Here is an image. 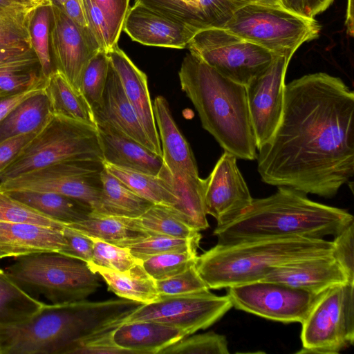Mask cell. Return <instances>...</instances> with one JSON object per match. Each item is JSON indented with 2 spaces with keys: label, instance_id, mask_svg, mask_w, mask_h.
<instances>
[{
  "label": "cell",
  "instance_id": "obj_22",
  "mask_svg": "<svg viewBox=\"0 0 354 354\" xmlns=\"http://www.w3.org/2000/svg\"><path fill=\"white\" fill-rule=\"evenodd\" d=\"M103 162L146 174L158 175L162 157L106 122L96 124Z\"/></svg>",
  "mask_w": 354,
  "mask_h": 354
},
{
  "label": "cell",
  "instance_id": "obj_37",
  "mask_svg": "<svg viewBox=\"0 0 354 354\" xmlns=\"http://www.w3.org/2000/svg\"><path fill=\"white\" fill-rule=\"evenodd\" d=\"M51 21L50 4L44 3L32 10L28 27L31 48L38 59L40 72L44 77H47L55 70L50 54Z\"/></svg>",
  "mask_w": 354,
  "mask_h": 354
},
{
  "label": "cell",
  "instance_id": "obj_14",
  "mask_svg": "<svg viewBox=\"0 0 354 354\" xmlns=\"http://www.w3.org/2000/svg\"><path fill=\"white\" fill-rule=\"evenodd\" d=\"M291 57L279 55L246 86L248 104L257 149L274 134L283 109L285 77Z\"/></svg>",
  "mask_w": 354,
  "mask_h": 354
},
{
  "label": "cell",
  "instance_id": "obj_2",
  "mask_svg": "<svg viewBox=\"0 0 354 354\" xmlns=\"http://www.w3.org/2000/svg\"><path fill=\"white\" fill-rule=\"evenodd\" d=\"M140 304L124 298L44 304L27 319L0 326L1 354H69L80 341L116 327Z\"/></svg>",
  "mask_w": 354,
  "mask_h": 354
},
{
  "label": "cell",
  "instance_id": "obj_46",
  "mask_svg": "<svg viewBox=\"0 0 354 354\" xmlns=\"http://www.w3.org/2000/svg\"><path fill=\"white\" fill-rule=\"evenodd\" d=\"M88 29L102 50L106 53L113 47L107 20L93 0H83Z\"/></svg>",
  "mask_w": 354,
  "mask_h": 354
},
{
  "label": "cell",
  "instance_id": "obj_36",
  "mask_svg": "<svg viewBox=\"0 0 354 354\" xmlns=\"http://www.w3.org/2000/svg\"><path fill=\"white\" fill-rule=\"evenodd\" d=\"M37 6L19 3L0 8V48L32 49L29 21L32 10Z\"/></svg>",
  "mask_w": 354,
  "mask_h": 354
},
{
  "label": "cell",
  "instance_id": "obj_30",
  "mask_svg": "<svg viewBox=\"0 0 354 354\" xmlns=\"http://www.w3.org/2000/svg\"><path fill=\"white\" fill-rule=\"evenodd\" d=\"M53 117L43 90L20 103L0 122V142L17 136L38 133Z\"/></svg>",
  "mask_w": 354,
  "mask_h": 354
},
{
  "label": "cell",
  "instance_id": "obj_60",
  "mask_svg": "<svg viewBox=\"0 0 354 354\" xmlns=\"http://www.w3.org/2000/svg\"><path fill=\"white\" fill-rule=\"evenodd\" d=\"M48 3L58 8H61L64 3L68 0H47Z\"/></svg>",
  "mask_w": 354,
  "mask_h": 354
},
{
  "label": "cell",
  "instance_id": "obj_25",
  "mask_svg": "<svg viewBox=\"0 0 354 354\" xmlns=\"http://www.w3.org/2000/svg\"><path fill=\"white\" fill-rule=\"evenodd\" d=\"M0 244L15 258L37 252H60L66 246V240L62 229L28 223L0 222Z\"/></svg>",
  "mask_w": 354,
  "mask_h": 354
},
{
  "label": "cell",
  "instance_id": "obj_49",
  "mask_svg": "<svg viewBox=\"0 0 354 354\" xmlns=\"http://www.w3.org/2000/svg\"><path fill=\"white\" fill-rule=\"evenodd\" d=\"M104 15L113 46L118 44L130 0H93Z\"/></svg>",
  "mask_w": 354,
  "mask_h": 354
},
{
  "label": "cell",
  "instance_id": "obj_51",
  "mask_svg": "<svg viewBox=\"0 0 354 354\" xmlns=\"http://www.w3.org/2000/svg\"><path fill=\"white\" fill-rule=\"evenodd\" d=\"M37 64L38 59L31 48H0V72L30 70Z\"/></svg>",
  "mask_w": 354,
  "mask_h": 354
},
{
  "label": "cell",
  "instance_id": "obj_6",
  "mask_svg": "<svg viewBox=\"0 0 354 354\" xmlns=\"http://www.w3.org/2000/svg\"><path fill=\"white\" fill-rule=\"evenodd\" d=\"M4 271L26 292L42 295L52 304L84 300L100 286L97 273L86 262L57 252L15 257Z\"/></svg>",
  "mask_w": 354,
  "mask_h": 354
},
{
  "label": "cell",
  "instance_id": "obj_61",
  "mask_svg": "<svg viewBox=\"0 0 354 354\" xmlns=\"http://www.w3.org/2000/svg\"><path fill=\"white\" fill-rule=\"evenodd\" d=\"M29 1L37 5H39L44 3H48L47 0H29Z\"/></svg>",
  "mask_w": 354,
  "mask_h": 354
},
{
  "label": "cell",
  "instance_id": "obj_57",
  "mask_svg": "<svg viewBox=\"0 0 354 354\" xmlns=\"http://www.w3.org/2000/svg\"><path fill=\"white\" fill-rule=\"evenodd\" d=\"M247 3L281 6L279 0H243Z\"/></svg>",
  "mask_w": 354,
  "mask_h": 354
},
{
  "label": "cell",
  "instance_id": "obj_42",
  "mask_svg": "<svg viewBox=\"0 0 354 354\" xmlns=\"http://www.w3.org/2000/svg\"><path fill=\"white\" fill-rule=\"evenodd\" d=\"M0 222L28 223L62 229L57 222L0 190Z\"/></svg>",
  "mask_w": 354,
  "mask_h": 354
},
{
  "label": "cell",
  "instance_id": "obj_39",
  "mask_svg": "<svg viewBox=\"0 0 354 354\" xmlns=\"http://www.w3.org/2000/svg\"><path fill=\"white\" fill-rule=\"evenodd\" d=\"M201 238V234L187 239L151 234L147 237L128 242L121 247L127 248L135 257L142 261L162 253L198 248Z\"/></svg>",
  "mask_w": 354,
  "mask_h": 354
},
{
  "label": "cell",
  "instance_id": "obj_29",
  "mask_svg": "<svg viewBox=\"0 0 354 354\" xmlns=\"http://www.w3.org/2000/svg\"><path fill=\"white\" fill-rule=\"evenodd\" d=\"M17 201L64 225L88 218L92 209L86 204L62 194L33 191L6 192Z\"/></svg>",
  "mask_w": 354,
  "mask_h": 354
},
{
  "label": "cell",
  "instance_id": "obj_54",
  "mask_svg": "<svg viewBox=\"0 0 354 354\" xmlns=\"http://www.w3.org/2000/svg\"><path fill=\"white\" fill-rule=\"evenodd\" d=\"M44 81L36 86L8 97L0 98V122L20 103L32 95L44 90Z\"/></svg>",
  "mask_w": 354,
  "mask_h": 354
},
{
  "label": "cell",
  "instance_id": "obj_17",
  "mask_svg": "<svg viewBox=\"0 0 354 354\" xmlns=\"http://www.w3.org/2000/svg\"><path fill=\"white\" fill-rule=\"evenodd\" d=\"M122 30L133 41L151 46L185 48L195 29L135 2L125 16Z\"/></svg>",
  "mask_w": 354,
  "mask_h": 354
},
{
  "label": "cell",
  "instance_id": "obj_41",
  "mask_svg": "<svg viewBox=\"0 0 354 354\" xmlns=\"http://www.w3.org/2000/svg\"><path fill=\"white\" fill-rule=\"evenodd\" d=\"M225 336L213 331L187 336L162 349L159 354H229Z\"/></svg>",
  "mask_w": 354,
  "mask_h": 354
},
{
  "label": "cell",
  "instance_id": "obj_56",
  "mask_svg": "<svg viewBox=\"0 0 354 354\" xmlns=\"http://www.w3.org/2000/svg\"><path fill=\"white\" fill-rule=\"evenodd\" d=\"M353 0H347L345 25L348 35L353 36Z\"/></svg>",
  "mask_w": 354,
  "mask_h": 354
},
{
  "label": "cell",
  "instance_id": "obj_3",
  "mask_svg": "<svg viewBox=\"0 0 354 354\" xmlns=\"http://www.w3.org/2000/svg\"><path fill=\"white\" fill-rule=\"evenodd\" d=\"M305 193L277 187L273 194L253 198L250 206L229 223L216 226L218 243L281 236L324 239L340 233L354 222L348 211L309 199Z\"/></svg>",
  "mask_w": 354,
  "mask_h": 354
},
{
  "label": "cell",
  "instance_id": "obj_4",
  "mask_svg": "<svg viewBox=\"0 0 354 354\" xmlns=\"http://www.w3.org/2000/svg\"><path fill=\"white\" fill-rule=\"evenodd\" d=\"M178 76L181 89L198 112L203 127L224 149L243 160L257 158L246 88L224 77L189 53Z\"/></svg>",
  "mask_w": 354,
  "mask_h": 354
},
{
  "label": "cell",
  "instance_id": "obj_43",
  "mask_svg": "<svg viewBox=\"0 0 354 354\" xmlns=\"http://www.w3.org/2000/svg\"><path fill=\"white\" fill-rule=\"evenodd\" d=\"M90 238L93 242V258L91 263L96 266L118 272H126L142 261L135 257L127 248L96 238Z\"/></svg>",
  "mask_w": 354,
  "mask_h": 354
},
{
  "label": "cell",
  "instance_id": "obj_55",
  "mask_svg": "<svg viewBox=\"0 0 354 354\" xmlns=\"http://www.w3.org/2000/svg\"><path fill=\"white\" fill-rule=\"evenodd\" d=\"M59 8L76 25L90 31L86 18L83 0H68Z\"/></svg>",
  "mask_w": 354,
  "mask_h": 354
},
{
  "label": "cell",
  "instance_id": "obj_7",
  "mask_svg": "<svg viewBox=\"0 0 354 354\" xmlns=\"http://www.w3.org/2000/svg\"><path fill=\"white\" fill-rule=\"evenodd\" d=\"M223 28L277 55L292 57L304 42L316 39L320 25L281 6L248 3Z\"/></svg>",
  "mask_w": 354,
  "mask_h": 354
},
{
  "label": "cell",
  "instance_id": "obj_38",
  "mask_svg": "<svg viewBox=\"0 0 354 354\" xmlns=\"http://www.w3.org/2000/svg\"><path fill=\"white\" fill-rule=\"evenodd\" d=\"M197 248L173 251L153 255L142 260V266L155 281L172 277L195 265Z\"/></svg>",
  "mask_w": 354,
  "mask_h": 354
},
{
  "label": "cell",
  "instance_id": "obj_20",
  "mask_svg": "<svg viewBox=\"0 0 354 354\" xmlns=\"http://www.w3.org/2000/svg\"><path fill=\"white\" fill-rule=\"evenodd\" d=\"M107 55L145 133L157 154L162 157L161 146L146 75L133 64L118 44L112 47L107 52Z\"/></svg>",
  "mask_w": 354,
  "mask_h": 354
},
{
  "label": "cell",
  "instance_id": "obj_8",
  "mask_svg": "<svg viewBox=\"0 0 354 354\" xmlns=\"http://www.w3.org/2000/svg\"><path fill=\"white\" fill-rule=\"evenodd\" d=\"M102 160L96 127L54 116L21 155L0 174V182L51 165Z\"/></svg>",
  "mask_w": 354,
  "mask_h": 354
},
{
  "label": "cell",
  "instance_id": "obj_1",
  "mask_svg": "<svg viewBox=\"0 0 354 354\" xmlns=\"http://www.w3.org/2000/svg\"><path fill=\"white\" fill-rule=\"evenodd\" d=\"M257 150L265 183L334 197L354 174L353 91L322 72L293 80L277 128Z\"/></svg>",
  "mask_w": 354,
  "mask_h": 354
},
{
  "label": "cell",
  "instance_id": "obj_40",
  "mask_svg": "<svg viewBox=\"0 0 354 354\" xmlns=\"http://www.w3.org/2000/svg\"><path fill=\"white\" fill-rule=\"evenodd\" d=\"M109 64L107 53L99 50L89 60L83 73L80 91L91 110L101 100L106 82Z\"/></svg>",
  "mask_w": 354,
  "mask_h": 354
},
{
  "label": "cell",
  "instance_id": "obj_35",
  "mask_svg": "<svg viewBox=\"0 0 354 354\" xmlns=\"http://www.w3.org/2000/svg\"><path fill=\"white\" fill-rule=\"evenodd\" d=\"M126 219L132 226L152 235L187 239L200 234L178 217L169 207L160 205H153L138 218Z\"/></svg>",
  "mask_w": 354,
  "mask_h": 354
},
{
  "label": "cell",
  "instance_id": "obj_59",
  "mask_svg": "<svg viewBox=\"0 0 354 354\" xmlns=\"http://www.w3.org/2000/svg\"><path fill=\"white\" fill-rule=\"evenodd\" d=\"M12 255L8 250L0 244V259L5 257H11Z\"/></svg>",
  "mask_w": 354,
  "mask_h": 354
},
{
  "label": "cell",
  "instance_id": "obj_58",
  "mask_svg": "<svg viewBox=\"0 0 354 354\" xmlns=\"http://www.w3.org/2000/svg\"><path fill=\"white\" fill-rule=\"evenodd\" d=\"M19 3H24L18 2L15 0H0V8L7 6H14Z\"/></svg>",
  "mask_w": 354,
  "mask_h": 354
},
{
  "label": "cell",
  "instance_id": "obj_53",
  "mask_svg": "<svg viewBox=\"0 0 354 354\" xmlns=\"http://www.w3.org/2000/svg\"><path fill=\"white\" fill-rule=\"evenodd\" d=\"M285 9L301 17L314 19L324 12L334 0H279Z\"/></svg>",
  "mask_w": 354,
  "mask_h": 354
},
{
  "label": "cell",
  "instance_id": "obj_16",
  "mask_svg": "<svg viewBox=\"0 0 354 354\" xmlns=\"http://www.w3.org/2000/svg\"><path fill=\"white\" fill-rule=\"evenodd\" d=\"M236 159L225 151L208 177L203 179L205 212L216 220V226L236 218L253 200Z\"/></svg>",
  "mask_w": 354,
  "mask_h": 354
},
{
  "label": "cell",
  "instance_id": "obj_52",
  "mask_svg": "<svg viewBox=\"0 0 354 354\" xmlns=\"http://www.w3.org/2000/svg\"><path fill=\"white\" fill-rule=\"evenodd\" d=\"M38 133L17 136L0 142V174L21 155Z\"/></svg>",
  "mask_w": 354,
  "mask_h": 354
},
{
  "label": "cell",
  "instance_id": "obj_62",
  "mask_svg": "<svg viewBox=\"0 0 354 354\" xmlns=\"http://www.w3.org/2000/svg\"><path fill=\"white\" fill-rule=\"evenodd\" d=\"M18 2H20V3H32L31 2L29 1V0H15Z\"/></svg>",
  "mask_w": 354,
  "mask_h": 354
},
{
  "label": "cell",
  "instance_id": "obj_18",
  "mask_svg": "<svg viewBox=\"0 0 354 354\" xmlns=\"http://www.w3.org/2000/svg\"><path fill=\"white\" fill-rule=\"evenodd\" d=\"M261 280L283 283L316 295L337 285L354 283L333 255L303 259L274 268Z\"/></svg>",
  "mask_w": 354,
  "mask_h": 354
},
{
  "label": "cell",
  "instance_id": "obj_63",
  "mask_svg": "<svg viewBox=\"0 0 354 354\" xmlns=\"http://www.w3.org/2000/svg\"><path fill=\"white\" fill-rule=\"evenodd\" d=\"M0 354H1V342H0Z\"/></svg>",
  "mask_w": 354,
  "mask_h": 354
},
{
  "label": "cell",
  "instance_id": "obj_47",
  "mask_svg": "<svg viewBox=\"0 0 354 354\" xmlns=\"http://www.w3.org/2000/svg\"><path fill=\"white\" fill-rule=\"evenodd\" d=\"M333 238V257L354 282V222Z\"/></svg>",
  "mask_w": 354,
  "mask_h": 354
},
{
  "label": "cell",
  "instance_id": "obj_33",
  "mask_svg": "<svg viewBox=\"0 0 354 354\" xmlns=\"http://www.w3.org/2000/svg\"><path fill=\"white\" fill-rule=\"evenodd\" d=\"M104 165L110 174L131 190L153 205L171 208L177 205L178 199L171 187L160 176L119 167L106 162H104Z\"/></svg>",
  "mask_w": 354,
  "mask_h": 354
},
{
  "label": "cell",
  "instance_id": "obj_50",
  "mask_svg": "<svg viewBox=\"0 0 354 354\" xmlns=\"http://www.w3.org/2000/svg\"><path fill=\"white\" fill-rule=\"evenodd\" d=\"M62 232L66 240V246L59 253L86 263L91 262L93 252L92 239L65 225L62 228Z\"/></svg>",
  "mask_w": 354,
  "mask_h": 354
},
{
  "label": "cell",
  "instance_id": "obj_45",
  "mask_svg": "<svg viewBox=\"0 0 354 354\" xmlns=\"http://www.w3.org/2000/svg\"><path fill=\"white\" fill-rule=\"evenodd\" d=\"M41 72L34 68L0 72V98L28 91L44 81Z\"/></svg>",
  "mask_w": 354,
  "mask_h": 354
},
{
  "label": "cell",
  "instance_id": "obj_31",
  "mask_svg": "<svg viewBox=\"0 0 354 354\" xmlns=\"http://www.w3.org/2000/svg\"><path fill=\"white\" fill-rule=\"evenodd\" d=\"M102 190L93 214L104 216L138 218L153 204L140 196L104 167L102 174Z\"/></svg>",
  "mask_w": 354,
  "mask_h": 354
},
{
  "label": "cell",
  "instance_id": "obj_24",
  "mask_svg": "<svg viewBox=\"0 0 354 354\" xmlns=\"http://www.w3.org/2000/svg\"><path fill=\"white\" fill-rule=\"evenodd\" d=\"M187 336L179 328L153 321L124 323L112 330L115 344L129 354H159Z\"/></svg>",
  "mask_w": 354,
  "mask_h": 354
},
{
  "label": "cell",
  "instance_id": "obj_21",
  "mask_svg": "<svg viewBox=\"0 0 354 354\" xmlns=\"http://www.w3.org/2000/svg\"><path fill=\"white\" fill-rule=\"evenodd\" d=\"M92 111L95 124L109 123L157 154L111 63L101 100Z\"/></svg>",
  "mask_w": 354,
  "mask_h": 354
},
{
  "label": "cell",
  "instance_id": "obj_48",
  "mask_svg": "<svg viewBox=\"0 0 354 354\" xmlns=\"http://www.w3.org/2000/svg\"><path fill=\"white\" fill-rule=\"evenodd\" d=\"M113 329L80 341L70 351L69 354H129L115 344L112 337Z\"/></svg>",
  "mask_w": 354,
  "mask_h": 354
},
{
  "label": "cell",
  "instance_id": "obj_28",
  "mask_svg": "<svg viewBox=\"0 0 354 354\" xmlns=\"http://www.w3.org/2000/svg\"><path fill=\"white\" fill-rule=\"evenodd\" d=\"M44 91L53 115L96 127L93 111L83 95L57 70L45 77Z\"/></svg>",
  "mask_w": 354,
  "mask_h": 354
},
{
  "label": "cell",
  "instance_id": "obj_10",
  "mask_svg": "<svg viewBox=\"0 0 354 354\" xmlns=\"http://www.w3.org/2000/svg\"><path fill=\"white\" fill-rule=\"evenodd\" d=\"M187 48L222 75L245 86L279 56L223 28L198 30Z\"/></svg>",
  "mask_w": 354,
  "mask_h": 354
},
{
  "label": "cell",
  "instance_id": "obj_5",
  "mask_svg": "<svg viewBox=\"0 0 354 354\" xmlns=\"http://www.w3.org/2000/svg\"><path fill=\"white\" fill-rule=\"evenodd\" d=\"M333 241L302 236L265 237L218 243L198 256L196 268L209 289L261 280L272 268L333 255Z\"/></svg>",
  "mask_w": 354,
  "mask_h": 354
},
{
  "label": "cell",
  "instance_id": "obj_23",
  "mask_svg": "<svg viewBox=\"0 0 354 354\" xmlns=\"http://www.w3.org/2000/svg\"><path fill=\"white\" fill-rule=\"evenodd\" d=\"M153 109L164 165L172 175L198 176L193 153L174 121L167 100L156 97Z\"/></svg>",
  "mask_w": 354,
  "mask_h": 354
},
{
  "label": "cell",
  "instance_id": "obj_27",
  "mask_svg": "<svg viewBox=\"0 0 354 354\" xmlns=\"http://www.w3.org/2000/svg\"><path fill=\"white\" fill-rule=\"evenodd\" d=\"M88 268L100 275L109 291L120 298L142 304L155 302L160 299L156 281L145 270L142 261L126 272H118L86 263Z\"/></svg>",
  "mask_w": 354,
  "mask_h": 354
},
{
  "label": "cell",
  "instance_id": "obj_15",
  "mask_svg": "<svg viewBox=\"0 0 354 354\" xmlns=\"http://www.w3.org/2000/svg\"><path fill=\"white\" fill-rule=\"evenodd\" d=\"M50 6V46L55 68L81 93L84 69L89 60L102 50L90 31L76 25L60 8Z\"/></svg>",
  "mask_w": 354,
  "mask_h": 354
},
{
  "label": "cell",
  "instance_id": "obj_19",
  "mask_svg": "<svg viewBox=\"0 0 354 354\" xmlns=\"http://www.w3.org/2000/svg\"><path fill=\"white\" fill-rule=\"evenodd\" d=\"M196 30L223 28L243 0H135Z\"/></svg>",
  "mask_w": 354,
  "mask_h": 354
},
{
  "label": "cell",
  "instance_id": "obj_12",
  "mask_svg": "<svg viewBox=\"0 0 354 354\" xmlns=\"http://www.w3.org/2000/svg\"><path fill=\"white\" fill-rule=\"evenodd\" d=\"M232 307L228 296H218L209 290L201 292L162 296L153 303L141 304L118 323V326L136 321H153L183 330L189 335L206 329Z\"/></svg>",
  "mask_w": 354,
  "mask_h": 354
},
{
  "label": "cell",
  "instance_id": "obj_26",
  "mask_svg": "<svg viewBox=\"0 0 354 354\" xmlns=\"http://www.w3.org/2000/svg\"><path fill=\"white\" fill-rule=\"evenodd\" d=\"M158 175L168 183L178 199L177 205L170 209L194 230L207 229L203 179L189 174L172 175L165 165Z\"/></svg>",
  "mask_w": 354,
  "mask_h": 354
},
{
  "label": "cell",
  "instance_id": "obj_9",
  "mask_svg": "<svg viewBox=\"0 0 354 354\" xmlns=\"http://www.w3.org/2000/svg\"><path fill=\"white\" fill-rule=\"evenodd\" d=\"M297 353L337 354L354 344V283L322 292L301 323Z\"/></svg>",
  "mask_w": 354,
  "mask_h": 354
},
{
  "label": "cell",
  "instance_id": "obj_32",
  "mask_svg": "<svg viewBox=\"0 0 354 354\" xmlns=\"http://www.w3.org/2000/svg\"><path fill=\"white\" fill-rule=\"evenodd\" d=\"M65 225L88 236L118 246L151 235L132 226L125 217L100 215L92 212L87 218L82 221Z\"/></svg>",
  "mask_w": 354,
  "mask_h": 354
},
{
  "label": "cell",
  "instance_id": "obj_34",
  "mask_svg": "<svg viewBox=\"0 0 354 354\" xmlns=\"http://www.w3.org/2000/svg\"><path fill=\"white\" fill-rule=\"evenodd\" d=\"M44 304L21 288L0 269V326L27 319Z\"/></svg>",
  "mask_w": 354,
  "mask_h": 354
},
{
  "label": "cell",
  "instance_id": "obj_44",
  "mask_svg": "<svg viewBox=\"0 0 354 354\" xmlns=\"http://www.w3.org/2000/svg\"><path fill=\"white\" fill-rule=\"evenodd\" d=\"M160 297L183 295L209 290L199 275L195 265L172 277L156 281Z\"/></svg>",
  "mask_w": 354,
  "mask_h": 354
},
{
  "label": "cell",
  "instance_id": "obj_11",
  "mask_svg": "<svg viewBox=\"0 0 354 354\" xmlns=\"http://www.w3.org/2000/svg\"><path fill=\"white\" fill-rule=\"evenodd\" d=\"M104 169L102 160L62 162L0 182V190L53 192L77 199L93 212L101 196Z\"/></svg>",
  "mask_w": 354,
  "mask_h": 354
},
{
  "label": "cell",
  "instance_id": "obj_13",
  "mask_svg": "<svg viewBox=\"0 0 354 354\" xmlns=\"http://www.w3.org/2000/svg\"><path fill=\"white\" fill-rule=\"evenodd\" d=\"M320 295L263 280L229 287L227 294L236 309L285 324H301Z\"/></svg>",
  "mask_w": 354,
  "mask_h": 354
}]
</instances>
